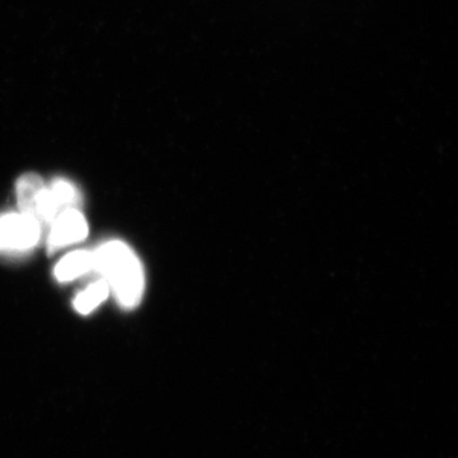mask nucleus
Returning <instances> with one entry per match:
<instances>
[{
    "mask_svg": "<svg viewBox=\"0 0 458 458\" xmlns=\"http://www.w3.org/2000/svg\"><path fill=\"white\" fill-rule=\"evenodd\" d=\"M41 223L26 213L0 216V254H25L40 242Z\"/></svg>",
    "mask_w": 458,
    "mask_h": 458,
    "instance_id": "2",
    "label": "nucleus"
},
{
    "mask_svg": "<svg viewBox=\"0 0 458 458\" xmlns=\"http://www.w3.org/2000/svg\"><path fill=\"white\" fill-rule=\"evenodd\" d=\"M93 270V252L74 251L64 256L55 267L54 274L57 282L66 283L80 278Z\"/></svg>",
    "mask_w": 458,
    "mask_h": 458,
    "instance_id": "4",
    "label": "nucleus"
},
{
    "mask_svg": "<svg viewBox=\"0 0 458 458\" xmlns=\"http://www.w3.org/2000/svg\"><path fill=\"white\" fill-rule=\"evenodd\" d=\"M108 294H110V288L107 283L104 279L98 280L75 297L73 303L75 311L81 315H89L106 301Z\"/></svg>",
    "mask_w": 458,
    "mask_h": 458,
    "instance_id": "6",
    "label": "nucleus"
},
{
    "mask_svg": "<svg viewBox=\"0 0 458 458\" xmlns=\"http://www.w3.org/2000/svg\"><path fill=\"white\" fill-rule=\"evenodd\" d=\"M45 183L36 174H26L17 181L16 194L20 212L35 216L38 198L44 191ZM36 218V216H35Z\"/></svg>",
    "mask_w": 458,
    "mask_h": 458,
    "instance_id": "5",
    "label": "nucleus"
},
{
    "mask_svg": "<svg viewBox=\"0 0 458 458\" xmlns=\"http://www.w3.org/2000/svg\"><path fill=\"white\" fill-rule=\"evenodd\" d=\"M47 251L54 254L63 247L82 242L89 236V223L80 209H66L51 223Z\"/></svg>",
    "mask_w": 458,
    "mask_h": 458,
    "instance_id": "3",
    "label": "nucleus"
},
{
    "mask_svg": "<svg viewBox=\"0 0 458 458\" xmlns=\"http://www.w3.org/2000/svg\"><path fill=\"white\" fill-rule=\"evenodd\" d=\"M49 189L62 212L66 209H78L82 203V195H81L80 190L71 181L59 177V179L53 180Z\"/></svg>",
    "mask_w": 458,
    "mask_h": 458,
    "instance_id": "7",
    "label": "nucleus"
},
{
    "mask_svg": "<svg viewBox=\"0 0 458 458\" xmlns=\"http://www.w3.org/2000/svg\"><path fill=\"white\" fill-rule=\"evenodd\" d=\"M93 270L104 276L123 310H134L143 300L146 276L137 254L123 241H108L93 252Z\"/></svg>",
    "mask_w": 458,
    "mask_h": 458,
    "instance_id": "1",
    "label": "nucleus"
}]
</instances>
